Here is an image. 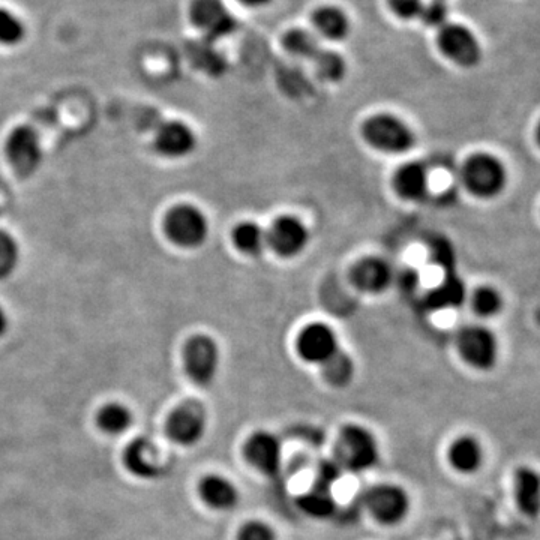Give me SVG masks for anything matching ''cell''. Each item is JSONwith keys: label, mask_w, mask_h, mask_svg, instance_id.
<instances>
[{"label": "cell", "mask_w": 540, "mask_h": 540, "mask_svg": "<svg viewBox=\"0 0 540 540\" xmlns=\"http://www.w3.org/2000/svg\"><path fill=\"white\" fill-rule=\"evenodd\" d=\"M380 459L374 435L359 425L345 426L336 444V462L342 470L362 473L371 470Z\"/></svg>", "instance_id": "1"}, {"label": "cell", "mask_w": 540, "mask_h": 540, "mask_svg": "<svg viewBox=\"0 0 540 540\" xmlns=\"http://www.w3.org/2000/svg\"><path fill=\"white\" fill-rule=\"evenodd\" d=\"M363 137L374 149L384 153H405L416 143L413 129L392 114H377L366 120Z\"/></svg>", "instance_id": "2"}, {"label": "cell", "mask_w": 540, "mask_h": 540, "mask_svg": "<svg viewBox=\"0 0 540 540\" xmlns=\"http://www.w3.org/2000/svg\"><path fill=\"white\" fill-rule=\"evenodd\" d=\"M462 182L476 197H495L506 186V167L495 156L477 153L465 162L462 168Z\"/></svg>", "instance_id": "3"}, {"label": "cell", "mask_w": 540, "mask_h": 540, "mask_svg": "<svg viewBox=\"0 0 540 540\" xmlns=\"http://www.w3.org/2000/svg\"><path fill=\"white\" fill-rule=\"evenodd\" d=\"M164 230L174 245L194 249L206 242L209 222L198 207L192 204H179L165 216Z\"/></svg>", "instance_id": "4"}, {"label": "cell", "mask_w": 540, "mask_h": 540, "mask_svg": "<svg viewBox=\"0 0 540 540\" xmlns=\"http://www.w3.org/2000/svg\"><path fill=\"white\" fill-rule=\"evenodd\" d=\"M188 377L197 386L207 387L213 383L219 369L218 344L207 335H197L189 339L183 353Z\"/></svg>", "instance_id": "5"}, {"label": "cell", "mask_w": 540, "mask_h": 540, "mask_svg": "<svg viewBox=\"0 0 540 540\" xmlns=\"http://www.w3.org/2000/svg\"><path fill=\"white\" fill-rule=\"evenodd\" d=\"M9 164L20 176L29 177L42 162V146L38 132L30 126H17L6 140Z\"/></svg>", "instance_id": "6"}, {"label": "cell", "mask_w": 540, "mask_h": 540, "mask_svg": "<svg viewBox=\"0 0 540 540\" xmlns=\"http://www.w3.org/2000/svg\"><path fill=\"white\" fill-rule=\"evenodd\" d=\"M438 45L447 59L464 68L476 66L482 57V48L476 36L462 24L447 23L441 27Z\"/></svg>", "instance_id": "7"}, {"label": "cell", "mask_w": 540, "mask_h": 540, "mask_svg": "<svg viewBox=\"0 0 540 540\" xmlns=\"http://www.w3.org/2000/svg\"><path fill=\"white\" fill-rule=\"evenodd\" d=\"M458 348L468 365L491 369L497 362L498 344L494 333L483 326H467L459 332Z\"/></svg>", "instance_id": "8"}, {"label": "cell", "mask_w": 540, "mask_h": 540, "mask_svg": "<svg viewBox=\"0 0 540 540\" xmlns=\"http://www.w3.org/2000/svg\"><path fill=\"white\" fill-rule=\"evenodd\" d=\"M365 503L372 516L384 525L399 524L410 510L407 492L392 483L369 489Z\"/></svg>", "instance_id": "9"}, {"label": "cell", "mask_w": 540, "mask_h": 540, "mask_svg": "<svg viewBox=\"0 0 540 540\" xmlns=\"http://www.w3.org/2000/svg\"><path fill=\"white\" fill-rule=\"evenodd\" d=\"M192 24L209 41L230 36L236 30V18L222 0H194L191 5Z\"/></svg>", "instance_id": "10"}, {"label": "cell", "mask_w": 540, "mask_h": 540, "mask_svg": "<svg viewBox=\"0 0 540 540\" xmlns=\"http://www.w3.org/2000/svg\"><path fill=\"white\" fill-rule=\"evenodd\" d=\"M207 429V416L197 402L180 405L171 413L167 423V434L179 446H195L203 440Z\"/></svg>", "instance_id": "11"}, {"label": "cell", "mask_w": 540, "mask_h": 540, "mask_svg": "<svg viewBox=\"0 0 540 540\" xmlns=\"http://www.w3.org/2000/svg\"><path fill=\"white\" fill-rule=\"evenodd\" d=\"M308 243V228L294 216L276 219L267 231V245L281 257L291 258L302 254Z\"/></svg>", "instance_id": "12"}, {"label": "cell", "mask_w": 540, "mask_h": 540, "mask_svg": "<svg viewBox=\"0 0 540 540\" xmlns=\"http://www.w3.org/2000/svg\"><path fill=\"white\" fill-rule=\"evenodd\" d=\"M297 350L306 362L323 365L341 348H339L338 336L327 324L314 323L309 324L300 333Z\"/></svg>", "instance_id": "13"}, {"label": "cell", "mask_w": 540, "mask_h": 540, "mask_svg": "<svg viewBox=\"0 0 540 540\" xmlns=\"http://www.w3.org/2000/svg\"><path fill=\"white\" fill-rule=\"evenodd\" d=\"M129 473L138 479L156 480L167 473V465L159 458L155 444L149 438H137L125 450L123 456Z\"/></svg>", "instance_id": "14"}, {"label": "cell", "mask_w": 540, "mask_h": 540, "mask_svg": "<svg viewBox=\"0 0 540 540\" xmlns=\"http://www.w3.org/2000/svg\"><path fill=\"white\" fill-rule=\"evenodd\" d=\"M245 452L252 467L257 468L260 473L275 476L281 470V441L270 432H255L246 443Z\"/></svg>", "instance_id": "15"}, {"label": "cell", "mask_w": 540, "mask_h": 540, "mask_svg": "<svg viewBox=\"0 0 540 540\" xmlns=\"http://www.w3.org/2000/svg\"><path fill=\"white\" fill-rule=\"evenodd\" d=\"M155 146L165 158H185L197 147V135L186 123L171 120L164 123L156 132Z\"/></svg>", "instance_id": "16"}, {"label": "cell", "mask_w": 540, "mask_h": 540, "mask_svg": "<svg viewBox=\"0 0 540 540\" xmlns=\"http://www.w3.org/2000/svg\"><path fill=\"white\" fill-rule=\"evenodd\" d=\"M351 279H353L354 285L365 293H381L392 282V267L381 258H365L356 264L353 273H351Z\"/></svg>", "instance_id": "17"}, {"label": "cell", "mask_w": 540, "mask_h": 540, "mask_svg": "<svg viewBox=\"0 0 540 540\" xmlns=\"http://www.w3.org/2000/svg\"><path fill=\"white\" fill-rule=\"evenodd\" d=\"M396 192L408 201H419L428 194L429 176L425 165L407 162L395 174Z\"/></svg>", "instance_id": "18"}, {"label": "cell", "mask_w": 540, "mask_h": 540, "mask_svg": "<svg viewBox=\"0 0 540 540\" xmlns=\"http://www.w3.org/2000/svg\"><path fill=\"white\" fill-rule=\"evenodd\" d=\"M200 495L207 506L215 510H231L239 503V491L233 482L222 476H207L201 480Z\"/></svg>", "instance_id": "19"}, {"label": "cell", "mask_w": 540, "mask_h": 540, "mask_svg": "<svg viewBox=\"0 0 540 540\" xmlns=\"http://www.w3.org/2000/svg\"><path fill=\"white\" fill-rule=\"evenodd\" d=\"M515 495L519 509L528 516L540 512V476L528 467L519 468L515 476Z\"/></svg>", "instance_id": "20"}, {"label": "cell", "mask_w": 540, "mask_h": 540, "mask_svg": "<svg viewBox=\"0 0 540 540\" xmlns=\"http://www.w3.org/2000/svg\"><path fill=\"white\" fill-rule=\"evenodd\" d=\"M314 26L323 38L342 41L350 33V21L341 9L324 6L314 14Z\"/></svg>", "instance_id": "21"}, {"label": "cell", "mask_w": 540, "mask_h": 540, "mask_svg": "<svg viewBox=\"0 0 540 540\" xmlns=\"http://www.w3.org/2000/svg\"><path fill=\"white\" fill-rule=\"evenodd\" d=\"M449 458L455 470L461 473H474L482 465V446L473 437L459 438L453 443Z\"/></svg>", "instance_id": "22"}, {"label": "cell", "mask_w": 540, "mask_h": 540, "mask_svg": "<svg viewBox=\"0 0 540 540\" xmlns=\"http://www.w3.org/2000/svg\"><path fill=\"white\" fill-rule=\"evenodd\" d=\"M96 420H98L101 431H104L107 435L117 437V435L125 434L131 428L134 416H132V411L125 404L110 402V404H105L99 410Z\"/></svg>", "instance_id": "23"}, {"label": "cell", "mask_w": 540, "mask_h": 540, "mask_svg": "<svg viewBox=\"0 0 540 540\" xmlns=\"http://www.w3.org/2000/svg\"><path fill=\"white\" fill-rule=\"evenodd\" d=\"M465 290L464 284L458 275L447 273L446 279L440 287L435 288L429 296L426 297V302L431 308H455L464 302Z\"/></svg>", "instance_id": "24"}, {"label": "cell", "mask_w": 540, "mask_h": 540, "mask_svg": "<svg viewBox=\"0 0 540 540\" xmlns=\"http://www.w3.org/2000/svg\"><path fill=\"white\" fill-rule=\"evenodd\" d=\"M299 507L314 518H327L335 512L336 503L330 488L317 483L311 491L299 498Z\"/></svg>", "instance_id": "25"}, {"label": "cell", "mask_w": 540, "mask_h": 540, "mask_svg": "<svg viewBox=\"0 0 540 540\" xmlns=\"http://www.w3.org/2000/svg\"><path fill=\"white\" fill-rule=\"evenodd\" d=\"M234 245L246 255H258L267 245V231L255 222H242L233 233Z\"/></svg>", "instance_id": "26"}, {"label": "cell", "mask_w": 540, "mask_h": 540, "mask_svg": "<svg viewBox=\"0 0 540 540\" xmlns=\"http://www.w3.org/2000/svg\"><path fill=\"white\" fill-rule=\"evenodd\" d=\"M285 50L300 59L314 60L321 51L320 42L314 33L308 30L294 29L284 38Z\"/></svg>", "instance_id": "27"}, {"label": "cell", "mask_w": 540, "mask_h": 540, "mask_svg": "<svg viewBox=\"0 0 540 540\" xmlns=\"http://www.w3.org/2000/svg\"><path fill=\"white\" fill-rule=\"evenodd\" d=\"M321 368H323V375L327 383L332 384V386L344 387L353 380L354 363L344 351L339 350L335 356L323 363Z\"/></svg>", "instance_id": "28"}, {"label": "cell", "mask_w": 540, "mask_h": 540, "mask_svg": "<svg viewBox=\"0 0 540 540\" xmlns=\"http://www.w3.org/2000/svg\"><path fill=\"white\" fill-rule=\"evenodd\" d=\"M26 38V24L11 9L0 8V44L15 47Z\"/></svg>", "instance_id": "29"}, {"label": "cell", "mask_w": 540, "mask_h": 540, "mask_svg": "<svg viewBox=\"0 0 540 540\" xmlns=\"http://www.w3.org/2000/svg\"><path fill=\"white\" fill-rule=\"evenodd\" d=\"M318 75L326 81H339L345 75V62L338 53L321 50L314 59Z\"/></svg>", "instance_id": "30"}, {"label": "cell", "mask_w": 540, "mask_h": 540, "mask_svg": "<svg viewBox=\"0 0 540 540\" xmlns=\"http://www.w3.org/2000/svg\"><path fill=\"white\" fill-rule=\"evenodd\" d=\"M20 261V249L14 237L0 230V281L9 278L17 269Z\"/></svg>", "instance_id": "31"}, {"label": "cell", "mask_w": 540, "mask_h": 540, "mask_svg": "<svg viewBox=\"0 0 540 540\" xmlns=\"http://www.w3.org/2000/svg\"><path fill=\"white\" fill-rule=\"evenodd\" d=\"M503 306L500 294L491 287H480L473 294V308L480 317H492Z\"/></svg>", "instance_id": "32"}, {"label": "cell", "mask_w": 540, "mask_h": 540, "mask_svg": "<svg viewBox=\"0 0 540 540\" xmlns=\"http://www.w3.org/2000/svg\"><path fill=\"white\" fill-rule=\"evenodd\" d=\"M422 23L428 27H443L447 24L449 18V6L446 0H431L429 3H423L422 11H420Z\"/></svg>", "instance_id": "33"}, {"label": "cell", "mask_w": 540, "mask_h": 540, "mask_svg": "<svg viewBox=\"0 0 540 540\" xmlns=\"http://www.w3.org/2000/svg\"><path fill=\"white\" fill-rule=\"evenodd\" d=\"M431 257L435 264L443 267L447 273H453L455 270V249L446 239H435V242L431 243Z\"/></svg>", "instance_id": "34"}, {"label": "cell", "mask_w": 540, "mask_h": 540, "mask_svg": "<svg viewBox=\"0 0 540 540\" xmlns=\"http://www.w3.org/2000/svg\"><path fill=\"white\" fill-rule=\"evenodd\" d=\"M239 540H276L272 527L261 521H252L240 530Z\"/></svg>", "instance_id": "35"}, {"label": "cell", "mask_w": 540, "mask_h": 540, "mask_svg": "<svg viewBox=\"0 0 540 540\" xmlns=\"http://www.w3.org/2000/svg\"><path fill=\"white\" fill-rule=\"evenodd\" d=\"M390 8L404 20L419 17L423 8V0H389Z\"/></svg>", "instance_id": "36"}, {"label": "cell", "mask_w": 540, "mask_h": 540, "mask_svg": "<svg viewBox=\"0 0 540 540\" xmlns=\"http://www.w3.org/2000/svg\"><path fill=\"white\" fill-rule=\"evenodd\" d=\"M9 330V318L8 314H6L5 309H3V306L0 305V339L3 338V336L8 333Z\"/></svg>", "instance_id": "37"}, {"label": "cell", "mask_w": 540, "mask_h": 540, "mask_svg": "<svg viewBox=\"0 0 540 540\" xmlns=\"http://www.w3.org/2000/svg\"><path fill=\"white\" fill-rule=\"evenodd\" d=\"M243 5L251 6V8H258V6H264L269 3L270 0H239Z\"/></svg>", "instance_id": "38"}, {"label": "cell", "mask_w": 540, "mask_h": 540, "mask_svg": "<svg viewBox=\"0 0 540 540\" xmlns=\"http://www.w3.org/2000/svg\"><path fill=\"white\" fill-rule=\"evenodd\" d=\"M536 138H537V143H539V146H540V122H539V125H537Z\"/></svg>", "instance_id": "39"}]
</instances>
